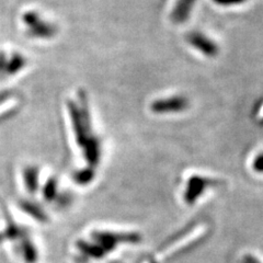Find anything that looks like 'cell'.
<instances>
[{"instance_id":"5b68a950","label":"cell","mask_w":263,"mask_h":263,"mask_svg":"<svg viewBox=\"0 0 263 263\" xmlns=\"http://www.w3.org/2000/svg\"><path fill=\"white\" fill-rule=\"evenodd\" d=\"M197 0H176L170 12V20L175 24L185 23L192 14Z\"/></svg>"},{"instance_id":"ba28073f","label":"cell","mask_w":263,"mask_h":263,"mask_svg":"<svg viewBox=\"0 0 263 263\" xmlns=\"http://www.w3.org/2000/svg\"><path fill=\"white\" fill-rule=\"evenodd\" d=\"M241 263H262L260 260H258L256 257H252L250 254H247L241 260Z\"/></svg>"},{"instance_id":"52a82bcc","label":"cell","mask_w":263,"mask_h":263,"mask_svg":"<svg viewBox=\"0 0 263 263\" xmlns=\"http://www.w3.org/2000/svg\"><path fill=\"white\" fill-rule=\"evenodd\" d=\"M212 2L219 7H233L240 6L248 2V0H212Z\"/></svg>"},{"instance_id":"277c9868","label":"cell","mask_w":263,"mask_h":263,"mask_svg":"<svg viewBox=\"0 0 263 263\" xmlns=\"http://www.w3.org/2000/svg\"><path fill=\"white\" fill-rule=\"evenodd\" d=\"M185 41L191 47L196 49L197 52L205 57H209V59H214V57H216L219 54L220 48L218 44L202 32H189L185 35Z\"/></svg>"},{"instance_id":"8992f818","label":"cell","mask_w":263,"mask_h":263,"mask_svg":"<svg viewBox=\"0 0 263 263\" xmlns=\"http://www.w3.org/2000/svg\"><path fill=\"white\" fill-rule=\"evenodd\" d=\"M251 168L254 172H256V174L263 175V152L259 153L256 157L253 158Z\"/></svg>"},{"instance_id":"6da1fadb","label":"cell","mask_w":263,"mask_h":263,"mask_svg":"<svg viewBox=\"0 0 263 263\" xmlns=\"http://www.w3.org/2000/svg\"><path fill=\"white\" fill-rule=\"evenodd\" d=\"M95 243L88 248V254L92 258H102L106 253L115 250L121 243L138 242L141 237L136 233L97 232L93 235Z\"/></svg>"},{"instance_id":"3957f363","label":"cell","mask_w":263,"mask_h":263,"mask_svg":"<svg viewBox=\"0 0 263 263\" xmlns=\"http://www.w3.org/2000/svg\"><path fill=\"white\" fill-rule=\"evenodd\" d=\"M218 181L204 176L194 175L189 178L183 191V199L186 204L193 205L204 194L209 187L215 185Z\"/></svg>"},{"instance_id":"7a4b0ae2","label":"cell","mask_w":263,"mask_h":263,"mask_svg":"<svg viewBox=\"0 0 263 263\" xmlns=\"http://www.w3.org/2000/svg\"><path fill=\"white\" fill-rule=\"evenodd\" d=\"M189 106H190L189 99L185 96L177 95L153 101L151 104V111L159 115H166L182 113L189 109Z\"/></svg>"}]
</instances>
